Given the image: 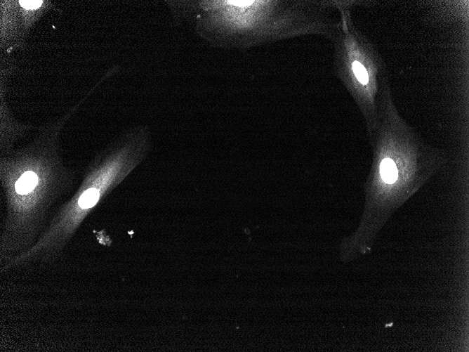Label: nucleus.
<instances>
[{"label": "nucleus", "instance_id": "1", "mask_svg": "<svg viewBox=\"0 0 469 352\" xmlns=\"http://www.w3.org/2000/svg\"><path fill=\"white\" fill-rule=\"evenodd\" d=\"M377 103L378 125L369 138L373 157L364 214L357 231L343 244L346 256L369 252L393 213L449 161L445 151L426 143L400 115L388 70L381 77Z\"/></svg>", "mask_w": 469, "mask_h": 352}, {"label": "nucleus", "instance_id": "2", "mask_svg": "<svg viewBox=\"0 0 469 352\" xmlns=\"http://www.w3.org/2000/svg\"><path fill=\"white\" fill-rule=\"evenodd\" d=\"M94 90L65 114L41 126L27 145L1 154L0 181L6 212L0 237L1 263L32 247L45 228L51 207L72 187L75 171L63 163L59 136Z\"/></svg>", "mask_w": 469, "mask_h": 352}, {"label": "nucleus", "instance_id": "3", "mask_svg": "<svg viewBox=\"0 0 469 352\" xmlns=\"http://www.w3.org/2000/svg\"><path fill=\"white\" fill-rule=\"evenodd\" d=\"M335 1L206 0L188 3L195 30L211 46L246 50L308 35L331 39Z\"/></svg>", "mask_w": 469, "mask_h": 352}, {"label": "nucleus", "instance_id": "4", "mask_svg": "<svg viewBox=\"0 0 469 352\" xmlns=\"http://www.w3.org/2000/svg\"><path fill=\"white\" fill-rule=\"evenodd\" d=\"M150 139L147 127L137 126L98 153L78 188L54 214L34 244L3 262L1 271L54 261L100 200L145 159Z\"/></svg>", "mask_w": 469, "mask_h": 352}, {"label": "nucleus", "instance_id": "5", "mask_svg": "<svg viewBox=\"0 0 469 352\" xmlns=\"http://www.w3.org/2000/svg\"><path fill=\"white\" fill-rule=\"evenodd\" d=\"M357 4L336 1L338 23L330 41L336 76L357 105L370 138L378 122L380 79L388 70L375 44L354 23L351 8Z\"/></svg>", "mask_w": 469, "mask_h": 352}, {"label": "nucleus", "instance_id": "6", "mask_svg": "<svg viewBox=\"0 0 469 352\" xmlns=\"http://www.w3.org/2000/svg\"><path fill=\"white\" fill-rule=\"evenodd\" d=\"M1 48L10 53L25 44L23 33L18 18L16 1H1Z\"/></svg>", "mask_w": 469, "mask_h": 352}, {"label": "nucleus", "instance_id": "7", "mask_svg": "<svg viewBox=\"0 0 469 352\" xmlns=\"http://www.w3.org/2000/svg\"><path fill=\"white\" fill-rule=\"evenodd\" d=\"M32 128L33 126L15 119L1 94V153L4 154L13 149L14 142Z\"/></svg>", "mask_w": 469, "mask_h": 352}, {"label": "nucleus", "instance_id": "8", "mask_svg": "<svg viewBox=\"0 0 469 352\" xmlns=\"http://www.w3.org/2000/svg\"><path fill=\"white\" fill-rule=\"evenodd\" d=\"M55 5L46 0L16 1V8L22 31L27 37L34 24Z\"/></svg>", "mask_w": 469, "mask_h": 352}]
</instances>
